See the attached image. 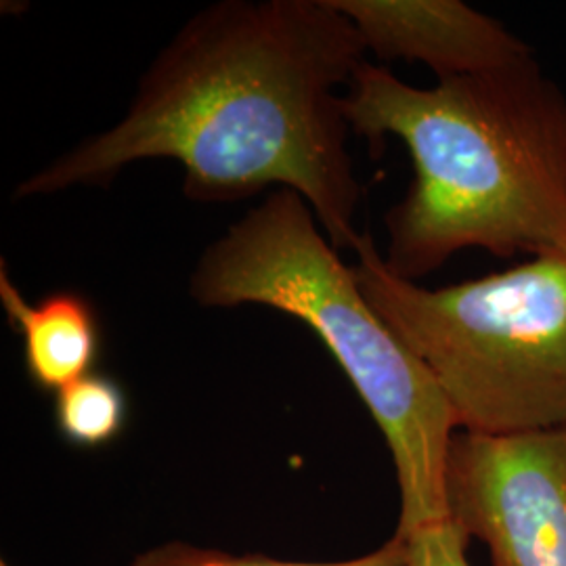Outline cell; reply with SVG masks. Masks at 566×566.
I'll return each mask as SVG.
<instances>
[{
    "instance_id": "1",
    "label": "cell",
    "mask_w": 566,
    "mask_h": 566,
    "mask_svg": "<svg viewBox=\"0 0 566 566\" xmlns=\"http://www.w3.org/2000/svg\"><path fill=\"white\" fill-rule=\"evenodd\" d=\"M365 44L332 0H223L200 9L143 74L126 116L23 179L15 198L107 187L128 164L175 160L193 202L296 191L327 240L355 250L364 198L343 86Z\"/></svg>"
},
{
    "instance_id": "2",
    "label": "cell",
    "mask_w": 566,
    "mask_h": 566,
    "mask_svg": "<svg viewBox=\"0 0 566 566\" xmlns=\"http://www.w3.org/2000/svg\"><path fill=\"white\" fill-rule=\"evenodd\" d=\"M371 151L403 143L413 179L386 212V269L418 283L458 252H566V95L535 57L430 88L365 61L344 93Z\"/></svg>"
},
{
    "instance_id": "3",
    "label": "cell",
    "mask_w": 566,
    "mask_h": 566,
    "mask_svg": "<svg viewBox=\"0 0 566 566\" xmlns=\"http://www.w3.org/2000/svg\"><path fill=\"white\" fill-rule=\"evenodd\" d=\"M189 294L206 308L263 304L308 325L385 434L401 495L397 535L451 521L446 465L458 416L430 369L365 301L355 269L296 191H271L210 243Z\"/></svg>"
},
{
    "instance_id": "4",
    "label": "cell",
    "mask_w": 566,
    "mask_h": 566,
    "mask_svg": "<svg viewBox=\"0 0 566 566\" xmlns=\"http://www.w3.org/2000/svg\"><path fill=\"white\" fill-rule=\"evenodd\" d=\"M353 252L365 301L430 369L460 430L565 428L566 252L437 290L392 275L369 233Z\"/></svg>"
},
{
    "instance_id": "5",
    "label": "cell",
    "mask_w": 566,
    "mask_h": 566,
    "mask_svg": "<svg viewBox=\"0 0 566 566\" xmlns=\"http://www.w3.org/2000/svg\"><path fill=\"white\" fill-rule=\"evenodd\" d=\"M449 518L493 566H566V426L458 430L446 465Z\"/></svg>"
},
{
    "instance_id": "6",
    "label": "cell",
    "mask_w": 566,
    "mask_h": 566,
    "mask_svg": "<svg viewBox=\"0 0 566 566\" xmlns=\"http://www.w3.org/2000/svg\"><path fill=\"white\" fill-rule=\"evenodd\" d=\"M367 53L424 63L437 81L504 70L535 57L504 23L462 0H332Z\"/></svg>"
},
{
    "instance_id": "7",
    "label": "cell",
    "mask_w": 566,
    "mask_h": 566,
    "mask_svg": "<svg viewBox=\"0 0 566 566\" xmlns=\"http://www.w3.org/2000/svg\"><path fill=\"white\" fill-rule=\"evenodd\" d=\"M0 301L13 329L23 338L28 378L42 390H55L95 371L102 355V324L81 292L60 290L28 303L0 263Z\"/></svg>"
},
{
    "instance_id": "8",
    "label": "cell",
    "mask_w": 566,
    "mask_h": 566,
    "mask_svg": "<svg viewBox=\"0 0 566 566\" xmlns=\"http://www.w3.org/2000/svg\"><path fill=\"white\" fill-rule=\"evenodd\" d=\"M128 420V399L118 380L88 374L61 388L55 399V424L61 437L84 449L114 443Z\"/></svg>"
},
{
    "instance_id": "9",
    "label": "cell",
    "mask_w": 566,
    "mask_h": 566,
    "mask_svg": "<svg viewBox=\"0 0 566 566\" xmlns=\"http://www.w3.org/2000/svg\"><path fill=\"white\" fill-rule=\"evenodd\" d=\"M128 566H411L409 544L401 535H392L385 546L340 563H292L261 554L235 556L214 547L193 546L185 542H170L142 552Z\"/></svg>"
},
{
    "instance_id": "10",
    "label": "cell",
    "mask_w": 566,
    "mask_h": 566,
    "mask_svg": "<svg viewBox=\"0 0 566 566\" xmlns=\"http://www.w3.org/2000/svg\"><path fill=\"white\" fill-rule=\"evenodd\" d=\"M411 566H470L468 537L453 521L424 526L407 537Z\"/></svg>"
},
{
    "instance_id": "11",
    "label": "cell",
    "mask_w": 566,
    "mask_h": 566,
    "mask_svg": "<svg viewBox=\"0 0 566 566\" xmlns=\"http://www.w3.org/2000/svg\"><path fill=\"white\" fill-rule=\"evenodd\" d=\"M0 566H9L7 563H0Z\"/></svg>"
}]
</instances>
